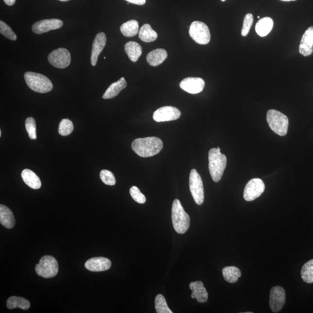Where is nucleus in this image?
I'll return each mask as SVG.
<instances>
[{"mask_svg": "<svg viewBox=\"0 0 313 313\" xmlns=\"http://www.w3.org/2000/svg\"><path fill=\"white\" fill-rule=\"evenodd\" d=\"M163 148V141L155 136L136 139L132 143V150L142 157L156 156L162 151Z\"/></svg>", "mask_w": 313, "mask_h": 313, "instance_id": "f257e3e1", "label": "nucleus"}, {"mask_svg": "<svg viewBox=\"0 0 313 313\" xmlns=\"http://www.w3.org/2000/svg\"><path fill=\"white\" fill-rule=\"evenodd\" d=\"M209 170L214 182H218L222 178L227 165V158L217 148H211L208 154Z\"/></svg>", "mask_w": 313, "mask_h": 313, "instance_id": "f03ea898", "label": "nucleus"}, {"mask_svg": "<svg viewBox=\"0 0 313 313\" xmlns=\"http://www.w3.org/2000/svg\"><path fill=\"white\" fill-rule=\"evenodd\" d=\"M172 220L175 231L179 234H184L190 225V218L178 199L173 202Z\"/></svg>", "mask_w": 313, "mask_h": 313, "instance_id": "7ed1b4c3", "label": "nucleus"}, {"mask_svg": "<svg viewBox=\"0 0 313 313\" xmlns=\"http://www.w3.org/2000/svg\"><path fill=\"white\" fill-rule=\"evenodd\" d=\"M266 120L271 130L277 135L281 136L287 135L289 125L287 115L277 110L271 109L267 113Z\"/></svg>", "mask_w": 313, "mask_h": 313, "instance_id": "20e7f679", "label": "nucleus"}, {"mask_svg": "<svg viewBox=\"0 0 313 313\" xmlns=\"http://www.w3.org/2000/svg\"><path fill=\"white\" fill-rule=\"evenodd\" d=\"M25 79L29 87L38 93H47L53 88L50 80L40 73L28 71L25 74Z\"/></svg>", "mask_w": 313, "mask_h": 313, "instance_id": "39448f33", "label": "nucleus"}, {"mask_svg": "<svg viewBox=\"0 0 313 313\" xmlns=\"http://www.w3.org/2000/svg\"><path fill=\"white\" fill-rule=\"evenodd\" d=\"M59 271V265L57 261L51 256H43L39 264L35 266V271L38 276L44 279L52 278L57 275Z\"/></svg>", "mask_w": 313, "mask_h": 313, "instance_id": "423d86ee", "label": "nucleus"}, {"mask_svg": "<svg viewBox=\"0 0 313 313\" xmlns=\"http://www.w3.org/2000/svg\"><path fill=\"white\" fill-rule=\"evenodd\" d=\"M189 187L191 193L196 203L200 205L204 201L203 183L200 175L195 169L190 172Z\"/></svg>", "mask_w": 313, "mask_h": 313, "instance_id": "0eeeda50", "label": "nucleus"}, {"mask_svg": "<svg viewBox=\"0 0 313 313\" xmlns=\"http://www.w3.org/2000/svg\"><path fill=\"white\" fill-rule=\"evenodd\" d=\"M189 34L192 39L199 44L206 45L211 40L210 29L206 24L199 21H195L191 24Z\"/></svg>", "mask_w": 313, "mask_h": 313, "instance_id": "6e6552de", "label": "nucleus"}, {"mask_svg": "<svg viewBox=\"0 0 313 313\" xmlns=\"http://www.w3.org/2000/svg\"><path fill=\"white\" fill-rule=\"evenodd\" d=\"M264 183L261 179L255 178L250 180L244 191V198L247 201L255 200L264 192Z\"/></svg>", "mask_w": 313, "mask_h": 313, "instance_id": "1a4fd4ad", "label": "nucleus"}, {"mask_svg": "<svg viewBox=\"0 0 313 313\" xmlns=\"http://www.w3.org/2000/svg\"><path fill=\"white\" fill-rule=\"evenodd\" d=\"M49 61L53 66L58 68H65L70 65L71 55L66 49H56L50 52L49 56Z\"/></svg>", "mask_w": 313, "mask_h": 313, "instance_id": "9d476101", "label": "nucleus"}, {"mask_svg": "<svg viewBox=\"0 0 313 313\" xmlns=\"http://www.w3.org/2000/svg\"><path fill=\"white\" fill-rule=\"evenodd\" d=\"M286 300V294L284 288L276 286L270 291V308L273 313H278L284 307Z\"/></svg>", "mask_w": 313, "mask_h": 313, "instance_id": "9b49d317", "label": "nucleus"}, {"mask_svg": "<svg viewBox=\"0 0 313 313\" xmlns=\"http://www.w3.org/2000/svg\"><path fill=\"white\" fill-rule=\"evenodd\" d=\"M181 115V112L177 107L164 106L155 111L153 118L158 123L178 120Z\"/></svg>", "mask_w": 313, "mask_h": 313, "instance_id": "f8f14e48", "label": "nucleus"}, {"mask_svg": "<svg viewBox=\"0 0 313 313\" xmlns=\"http://www.w3.org/2000/svg\"><path fill=\"white\" fill-rule=\"evenodd\" d=\"M64 25L62 21L57 19H45L38 21L32 26L34 33L41 34L53 30L59 29Z\"/></svg>", "mask_w": 313, "mask_h": 313, "instance_id": "ddd939ff", "label": "nucleus"}, {"mask_svg": "<svg viewBox=\"0 0 313 313\" xmlns=\"http://www.w3.org/2000/svg\"><path fill=\"white\" fill-rule=\"evenodd\" d=\"M180 87L188 93L199 94L205 87V82L198 77H187L181 82Z\"/></svg>", "mask_w": 313, "mask_h": 313, "instance_id": "4468645a", "label": "nucleus"}, {"mask_svg": "<svg viewBox=\"0 0 313 313\" xmlns=\"http://www.w3.org/2000/svg\"><path fill=\"white\" fill-rule=\"evenodd\" d=\"M111 266V261L109 259L104 257L91 258L86 261L85 264L86 269L94 272L109 270Z\"/></svg>", "mask_w": 313, "mask_h": 313, "instance_id": "2eb2a0df", "label": "nucleus"}, {"mask_svg": "<svg viewBox=\"0 0 313 313\" xmlns=\"http://www.w3.org/2000/svg\"><path fill=\"white\" fill-rule=\"evenodd\" d=\"M106 35L104 33H99L95 37L91 52V65L95 66L97 65L98 57L102 51L106 44Z\"/></svg>", "mask_w": 313, "mask_h": 313, "instance_id": "dca6fc26", "label": "nucleus"}, {"mask_svg": "<svg viewBox=\"0 0 313 313\" xmlns=\"http://www.w3.org/2000/svg\"><path fill=\"white\" fill-rule=\"evenodd\" d=\"M313 52V27L306 30L301 39L299 52L304 56H308Z\"/></svg>", "mask_w": 313, "mask_h": 313, "instance_id": "f3484780", "label": "nucleus"}, {"mask_svg": "<svg viewBox=\"0 0 313 313\" xmlns=\"http://www.w3.org/2000/svg\"><path fill=\"white\" fill-rule=\"evenodd\" d=\"M189 288L192 291V298L196 299L199 303H205L208 299V294L201 281L191 282Z\"/></svg>", "mask_w": 313, "mask_h": 313, "instance_id": "a211bd4d", "label": "nucleus"}, {"mask_svg": "<svg viewBox=\"0 0 313 313\" xmlns=\"http://www.w3.org/2000/svg\"><path fill=\"white\" fill-rule=\"evenodd\" d=\"M127 83L124 77L118 80L117 82L113 83L109 86L103 95V98L104 99H112V98L117 97L120 93L122 90L127 87Z\"/></svg>", "mask_w": 313, "mask_h": 313, "instance_id": "6ab92c4d", "label": "nucleus"}, {"mask_svg": "<svg viewBox=\"0 0 313 313\" xmlns=\"http://www.w3.org/2000/svg\"><path fill=\"white\" fill-rule=\"evenodd\" d=\"M168 56L165 49H159L152 50L148 53L146 60L151 66L156 67L163 64Z\"/></svg>", "mask_w": 313, "mask_h": 313, "instance_id": "aec40b11", "label": "nucleus"}, {"mask_svg": "<svg viewBox=\"0 0 313 313\" xmlns=\"http://www.w3.org/2000/svg\"><path fill=\"white\" fill-rule=\"evenodd\" d=\"M21 176H22L24 182L32 189L37 190L41 187V181L40 178L32 170L24 169Z\"/></svg>", "mask_w": 313, "mask_h": 313, "instance_id": "412c9836", "label": "nucleus"}, {"mask_svg": "<svg viewBox=\"0 0 313 313\" xmlns=\"http://www.w3.org/2000/svg\"><path fill=\"white\" fill-rule=\"evenodd\" d=\"M0 222L7 229L13 228L16 224L13 213L10 209L2 204L0 205Z\"/></svg>", "mask_w": 313, "mask_h": 313, "instance_id": "4be33fe9", "label": "nucleus"}, {"mask_svg": "<svg viewBox=\"0 0 313 313\" xmlns=\"http://www.w3.org/2000/svg\"><path fill=\"white\" fill-rule=\"evenodd\" d=\"M274 22L269 17H265L256 23L255 30L257 34L261 37H265L270 33L273 28Z\"/></svg>", "mask_w": 313, "mask_h": 313, "instance_id": "5701e85b", "label": "nucleus"}, {"mask_svg": "<svg viewBox=\"0 0 313 313\" xmlns=\"http://www.w3.org/2000/svg\"><path fill=\"white\" fill-rule=\"evenodd\" d=\"M125 51L131 61L136 62L142 55V48L136 42L129 41L125 45Z\"/></svg>", "mask_w": 313, "mask_h": 313, "instance_id": "b1692460", "label": "nucleus"}, {"mask_svg": "<svg viewBox=\"0 0 313 313\" xmlns=\"http://www.w3.org/2000/svg\"><path fill=\"white\" fill-rule=\"evenodd\" d=\"M140 39L145 43H150L157 40V33L148 24H145L139 31Z\"/></svg>", "mask_w": 313, "mask_h": 313, "instance_id": "393cba45", "label": "nucleus"}, {"mask_svg": "<svg viewBox=\"0 0 313 313\" xmlns=\"http://www.w3.org/2000/svg\"><path fill=\"white\" fill-rule=\"evenodd\" d=\"M121 33L124 36L131 37L135 36L139 32V23L138 21L131 20L124 23L120 27Z\"/></svg>", "mask_w": 313, "mask_h": 313, "instance_id": "a878e982", "label": "nucleus"}, {"mask_svg": "<svg viewBox=\"0 0 313 313\" xmlns=\"http://www.w3.org/2000/svg\"><path fill=\"white\" fill-rule=\"evenodd\" d=\"M222 274L226 281L231 284L237 282L241 276L240 270L235 266H227L223 268Z\"/></svg>", "mask_w": 313, "mask_h": 313, "instance_id": "bb28decb", "label": "nucleus"}, {"mask_svg": "<svg viewBox=\"0 0 313 313\" xmlns=\"http://www.w3.org/2000/svg\"><path fill=\"white\" fill-rule=\"evenodd\" d=\"M7 306L10 309L19 308L23 310H28L31 307V303L29 300L23 297H11L7 300Z\"/></svg>", "mask_w": 313, "mask_h": 313, "instance_id": "cd10ccee", "label": "nucleus"}, {"mask_svg": "<svg viewBox=\"0 0 313 313\" xmlns=\"http://www.w3.org/2000/svg\"><path fill=\"white\" fill-rule=\"evenodd\" d=\"M301 277L304 282L308 284L313 283V259L303 265L301 270Z\"/></svg>", "mask_w": 313, "mask_h": 313, "instance_id": "c85d7f7f", "label": "nucleus"}, {"mask_svg": "<svg viewBox=\"0 0 313 313\" xmlns=\"http://www.w3.org/2000/svg\"><path fill=\"white\" fill-rule=\"evenodd\" d=\"M155 307L157 313H172L167 305L165 297L162 294L157 295L155 299Z\"/></svg>", "mask_w": 313, "mask_h": 313, "instance_id": "c756f323", "label": "nucleus"}, {"mask_svg": "<svg viewBox=\"0 0 313 313\" xmlns=\"http://www.w3.org/2000/svg\"><path fill=\"white\" fill-rule=\"evenodd\" d=\"M73 130V123L68 119H63L59 124V133L62 136L69 135Z\"/></svg>", "mask_w": 313, "mask_h": 313, "instance_id": "7c9ffc66", "label": "nucleus"}, {"mask_svg": "<svg viewBox=\"0 0 313 313\" xmlns=\"http://www.w3.org/2000/svg\"><path fill=\"white\" fill-rule=\"evenodd\" d=\"M25 127L29 138L31 139H36V124H35L34 119L33 117L27 118L25 122Z\"/></svg>", "mask_w": 313, "mask_h": 313, "instance_id": "2f4dec72", "label": "nucleus"}, {"mask_svg": "<svg viewBox=\"0 0 313 313\" xmlns=\"http://www.w3.org/2000/svg\"><path fill=\"white\" fill-rule=\"evenodd\" d=\"M100 178L106 185L114 186L116 183L115 175L111 171L103 169L100 173Z\"/></svg>", "mask_w": 313, "mask_h": 313, "instance_id": "473e14b6", "label": "nucleus"}, {"mask_svg": "<svg viewBox=\"0 0 313 313\" xmlns=\"http://www.w3.org/2000/svg\"><path fill=\"white\" fill-rule=\"evenodd\" d=\"M0 32L6 38L11 40L16 41L17 39L16 35L10 26L2 21L0 22Z\"/></svg>", "mask_w": 313, "mask_h": 313, "instance_id": "72a5a7b5", "label": "nucleus"}, {"mask_svg": "<svg viewBox=\"0 0 313 313\" xmlns=\"http://www.w3.org/2000/svg\"><path fill=\"white\" fill-rule=\"evenodd\" d=\"M130 193L132 198L139 204H144L146 201V197L136 186H132L130 190Z\"/></svg>", "mask_w": 313, "mask_h": 313, "instance_id": "f704fd0d", "label": "nucleus"}, {"mask_svg": "<svg viewBox=\"0 0 313 313\" xmlns=\"http://www.w3.org/2000/svg\"><path fill=\"white\" fill-rule=\"evenodd\" d=\"M253 22V16L252 14H247L245 17H244L242 31H241V35L243 37H246L248 34Z\"/></svg>", "mask_w": 313, "mask_h": 313, "instance_id": "c9c22d12", "label": "nucleus"}, {"mask_svg": "<svg viewBox=\"0 0 313 313\" xmlns=\"http://www.w3.org/2000/svg\"><path fill=\"white\" fill-rule=\"evenodd\" d=\"M128 2L132 3L133 4L139 5H144L146 3V0H125Z\"/></svg>", "mask_w": 313, "mask_h": 313, "instance_id": "e433bc0d", "label": "nucleus"}, {"mask_svg": "<svg viewBox=\"0 0 313 313\" xmlns=\"http://www.w3.org/2000/svg\"><path fill=\"white\" fill-rule=\"evenodd\" d=\"M4 1L5 2L6 4L9 6H12L15 4L16 0H4Z\"/></svg>", "mask_w": 313, "mask_h": 313, "instance_id": "4c0bfd02", "label": "nucleus"}, {"mask_svg": "<svg viewBox=\"0 0 313 313\" xmlns=\"http://www.w3.org/2000/svg\"><path fill=\"white\" fill-rule=\"evenodd\" d=\"M282 1H296V0H281Z\"/></svg>", "mask_w": 313, "mask_h": 313, "instance_id": "58836bf2", "label": "nucleus"}, {"mask_svg": "<svg viewBox=\"0 0 313 313\" xmlns=\"http://www.w3.org/2000/svg\"><path fill=\"white\" fill-rule=\"evenodd\" d=\"M59 1L65 2L70 1V0H59Z\"/></svg>", "mask_w": 313, "mask_h": 313, "instance_id": "ea45409f", "label": "nucleus"}, {"mask_svg": "<svg viewBox=\"0 0 313 313\" xmlns=\"http://www.w3.org/2000/svg\"><path fill=\"white\" fill-rule=\"evenodd\" d=\"M2 133H1V131H0V136H1Z\"/></svg>", "mask_w": 313, "mask_h": 313, "instance_id": "a19ab883", "label": "nucleus"}, {"mask_svg": "<svg viewBox=\"0 0 313 313\" xmlns=\"http://www.w3.org/2000/svg\"><path fill=\"white\" fill-rule=\"evenodd\" d=\"M221 1H222V2H225V1H226V0H221Z\"/></svg>", "mask_w": 313, "mask_h": 313, "instance_id": "79ce46f5", "label": "nucleus"}]
</instances>
